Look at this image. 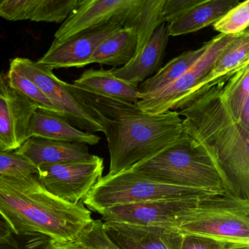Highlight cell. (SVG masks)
I'll return each mask as SVG.
<instances>
[{"instance_id":"12","label":"cell","mask_w":249,"mask_h":249,"mask_svg":"<svg viewBox=\"0 0 249 249\" xmlns=\"http://www.w3.org/2000/svg\"><path fill=\"white\" fill-rule=\"evenodd\" d=\"M37 109L0 72V151H16L30 138L29 126Z\"/></svg>"},{"instance_id":"16","label":"cell","mask_w":249,"mask_h":249,"mask_svg":"<svg viewBox=\"0 0 249 249\" xmlns=\"http://www.w3.org/2000/svg\"><path fill=\"white\" fill-rule=\"evenodd\" d=\"M169 37L167 25L164 23L155 30L139 54L124 66L111 69L112 73L119 79L138 87L161 68Z\"/></svg>"},{"instance_id":"5","label":"cell","mask_w":249,"mask_h":249,"mask_svg":"<svg viewBox=\"0 0 249 249\" xmlns=\"http://www.w3.org/2000/svg\"><path fill=\"white\" fill-rule=\"evenodd\" d=\"M218 192L162 183L129 170L103 176L87 196L84 205L98 213L118 205L176 199H199Z\"/></svg>"},{"instance_id":"21","label":"cell","mask_w":249,"mask_h":249,"mask_svg":"<svg viewBox=\"0 0 249 249\" xmlns=\"http://www.w3.org/2000/svg\"><path fill=\"white\" fill-rule=\"evenodd\" d=\"M138 35L135 30L122 27L100 43L89 65L97 63L122 68L135 56Z\"/></svg>"},{"instance_id":"4","label":"cell","mask_w":249,"mask_h":249,"mask_svg":"<svg viewBox=\"0 0 249 249\" xmlns=\"http://www.w3.org/2000/svg\"><path fill=\"white\" fill-rule=\"evenodd\" d=\"M130 170L175 186L231 192L212 150L184 128L174 143Z\"/></svg>"},{"instance_id":"11","label":"cell","mask_w":249,"mask_h":249,"mask_svg":"<svg viewBox=\"0 0 249 249\" xmlns=\"http://www.w3.org/2000/svg\"><path fill=\"white\" fill-rule=\"evenodd\" d=\"M199 199H176L118 205L98 213L104 221L127 223L147 227L176 230Z\"/></svg>"},{"instance_id":"3","label":"cell","mask_w":249,"mask_h":249,"mask_svg":"<svg viewBox=\"0 0 249 249\" xmlns=\"http://www.w3.org/2000/svg\"><path fill=\"white\" fill-rule=\"evenodd\" d=\"M0 213L17 236H43L56 242L76 240L92 222L82 202L62 200L48 192L37 176H0Z\"/></svg>"},{"instance_id":"26","label":"cell","mask_w":249,"mask_h":249,"mask_svg":"<svg viewBox=\"0 0 249 249\" xmlns=\"http://www.w3.org/2000/svg\"><path fill=\"white\" fill-rule=\"evenodd\" d=\"M249 0L239 2L213 25L215 31L225 36H236L249 30Z\"/></svg>"},{"instance_id":"23","label":"cell","mask_w":249,"mask_h":249,"mask_svg":"<svg viewBox=\"0 0 249 249\" xmlns=\"http://www.w3.org/2000/svg\"><path fill=\"white\" fill-rule=\"evenodd\" d=\"M210 40L196 50L183 52L160 68L155 75L138 86L141 98L147 94L157 92L177 81L199 61L206 52Z\"/></svg>"},{"instance_id":"18","label":"cell","mask_w":249,"mask_h":249,"mask_svg":"<svg viewBox=\"0 0 249 249\" xmlns=\"http://www.w3.org/2000/svg\"><path fill=\"white\" fill-rule=\"evenodd\" d=\"M72 85L85 92L132 106H138L141 99L138 87L115 77L111 69L86 71Z\"/></svg>"},{"instance_id":"24","label":"cell","mask_w":249,"mask_h":249,"mask_svg":"<svg viewBox=\"0 0 249 249\" xmlns=\"http://www.w3.org/2000/svg\"><path fill=\"white\" fill-rule=\"evenodd\" d=\"M226 92L230 109L240 122L242 112L249 105V62L227 75Z\"/></svg>"},{"instance_id":"19","label":"cell","mask_w":249,"mask_h":249,"mask_svg":"<svg viewBox=\"0 0 249 249\" xmlns=\"http://www.w3.org/2000/svg\"><path fill=\"white\" fill-rule=\"evenodd\" d=\"M29 135L30 138L90 145H97L100 141V137L77 129L62 116L40 109H37L32 116Z\"/></svg>"},{"instance_id":"28","label":"cell","mask_w":249,"mask_h":249,"mask_svg":"<svg viewBox=\"0 0 249 249\" xmlns=\"http://www.w3.org/2000/svg\"><path fill=\"white\" fill-rule=\"evenodd\" d=\"M103 220H93L77 240L88 249H120L105 232Z\"/></svg>"},{"instance_id":"7","label":"cell","mask_w":249,"mask_h":249,"mask_svg":"<svg viewBox=\"0 0 249 249\" xmlns=\"http://www.w3.org/2000/svg\"><path fill=\"white\" fill-rule=\"evenodd\" d=\"M10 69L34 82L62 111L63 117L72 126L89 133L104 132L94 109L84 101L72 84L58 78L52 70L21 57L11 60Z\"/></svg>"},{"instance_id":"14","label":"cell","mask_w":249,"mask_h":249,"mask_svg":"<svg viewBox=\"0 0 249 249\" xmlns=\"http://www.w3.org/2000/svg\"><path fill=\"white\" fill-rule=\"evenodd\" d=\"M103 226L120 249H182L183 234L175 229L115 221H103Z\"/></svg>"},{"instance_id":"31","label":"cell","mask_w":249,"mask_h":249,"mask_svg":"<svg viewBox=\"0 0 249 249\" xmlns=\"http://www.w3.org/2000/svg\"><path fill=\"white\" fill-rule=\"evenodd\" d=\"M38 241L33 243V241H29L27 244H21L17 240V235L14 234L9 238L0 242V249H37Z\"/></svg>"},{"instance_id":"30","label":"cell","mask_w":249,"mask_h":249,"mask_svg":"<svg viewBox=\"0 0 249 249\" xmlns=\"http://www.w3.org/2000/svg\"><path fill=\"white\" fill-rule=\"evenodd\" d=\"M225 243L202 236L183 234L182 249H224Z\"/></svg>"},{"instance_id":"10","label":"cell","mask_w":249,"mask_h":249,"mask_svg":"<svg viewBox=\"0 0 249 249\" xmlns=\"http://www.w3.org/2000/svg\"><path fill=\"white\" fill-rule=\"evenodd\" d=\"M232 37L233 36L219 34L211 39L206 52L192 68L171 85L141 97L138 102V107L151 114L176 110L178 106L195 91L209 73L214 61Z\"/></svg>"},{"instance_id":"22","label":"cell","mask_w":249,"mask_h":249,"mask_svg":"<svg viewBox=\"0 0 249 249\" xmlns=\"http://www.w3.org/2000/svg\"><path fill=\"white\" fill-rule=\"evenodd\" d=\"M248 62H249V30L240 34L233 36L230 43L221 51L214 61L209 73L187 97L212 84L217 79L234 72Z\"/></svg>"},{"instance_id":"6","label":"cell","mask_w":249,"mask_h":249,"mask_svg":"<svg viewBox=\"0 0 249 249\" xmlns=\"http://www.w3.org/2000/svg\"><path fill=\"white\" fill-rule=\"evenodd\" d=\"M176 230L225 243L249 244V199L231 192L202 198Z\"/></svg>"},{"instance_id":"29","label":"cell","mask_w":249,"mask_h":249,"mask_svg":"<svg viewBox=\"0 0 249 249\" xmlns=\"http://www.w3.org/2000/svg\"><path fill=\"white\" fill-rule=\"evenodd\" d=\"M202 0H165L162 9L164 23H170L202 2Z\"/></svg>"},{"instance_id":"13","label":"cell","mask_w":249,"mask_h":249,"mask_svg":"<svg viewBox=\"0 0 249 249\" xmlns=\"http://www.w3.org/2000/svg\"><path fill=\"white\" fill-rule=\"evenodd\" d=\"M122 27L119 23H111L80 33L62 42L53 40L48 52L37 62L52 71L87 66L100 43Z\"/></svg>"},{"instance_id":"9","label":"cell","mask_w":249,"mask_h":249,"mask_svg":"<svg viewBox=\"0 0 249 249\" xmlns=\"http://www.w3.org/2000/svg\"><path fill=\"white\" fill-rule=\"evenodd\" d=\"M104 160L98 156L88 161H72L38 168L42 186L56 197L77 204L82 202L103 177Z\"/></svg>"},{"instance_id":"2","label":"cell","mask_w":249,"mask_h":249,"mask_svg":"<svg viewBox=\"0 0 249 249\" xmlns=\"http://www.w3.org/2000/svg\"><path fill=\"white\" fill-rule=\"evenodd\" d=\"M75 89L94 109L104 129L110 154L108 176L129 171L157 155L183 132V119L176 110L151 114L138 106Z\"/></svg>"},{"instance_id":"1","label":"cell","mask_w":249,"mask_h":249,"mask_svg":"<svg viewBox=\"0 0 249 249\" xmlns=\"http://www.w3.org/2000/svg\"><path fill=\"white\" fill-rule=\"evenodd\" d=\"M227 76L189 96L176 110L184 117V129L212 150L231 193L249 199V127L230 109Z\"/></svg>"},{"instance_id":"32","label":"cell","mask_w":249,"mask_h":249,"mask_svg":"<svg viewBox=\"0 0 249 249\" xmlns=\"http://www.w3.org/2000/svg\"><path fill=\"white\" fill-rule=\"evenodd\" d=\"M44 249H88L78 240L56 242L49 240Z\"/></svg>"},{"instance_id":"20","label":"cell","mask_w":249,"mask_h":249,"mask_svg":"<svg viewBox=\"0 0 249 249\" xmlns=\"http://www.w3.org/2000/svg\"><path fill=\"white\" fill-rule=\"evenodd\" d=\"M239 2L237 0H202L199 5L167 24L169 36L196 33L212 25Z\"/></svg>"},{"instance_id":"27","label":"cell","mask_w":249,"mask_h":249,"mask_svg":"<svg viewBox=\"0 0 249 249\" xmlns=\"http://www.w3.org/2000/svg\"><path fill=\"white\" fill-rule=\"evenodd\" d=\"M37 173L36 166L15 151H0V176L24 178Z\"/></svg>"},{"instance_id":"25","label":"cell","mask_w":249,"mask_h":249,"mask_svg":"<svg viewBox=\"0 0 249 249\" xmlns=\"http://www.w3.org/2000/svg\"><path fill=\"white\" fill-rule=\"evenodd\" d=\"M6 75L10 86L19 91L30 103L36 106L37 109L56 113L63 117L62 111L31 80L12 69H9Z\"/></svg>"},{"instance_id":"17","label":"cell","mask_w":249,"mask_h":249,"mask_svg":"<svg viewBox=\"0 0 249 249\" xmlns=\"http://www.w3.org/2000/svg\"><path fill=\"white\" fill-rule=\"evenodd\" d=\"M78 0H0V17L8 21L63 23Z\"/></svg>"},{"instance_id":"15","label":"cell","mask_w":249,"mask_h":249,"mask_svg":"<svg viewBox=\"0 0 249 249\" xmlns=\"http://www.w3.org/2000/svg\"><path fill=\"white\" fill-rule=\"evenodd\" d=\"M16 153L25 158L37 169L72 161H88L96 155L91 154L85 144L63 142L43 138L27 139Z\"/></svg>"},{"instance_id":"34","label":"cell","mask_w":249,"mask_h":249,"mask_svg":"<svg viewBox=\"0 0 249 249\" xmlns=\"http://www.w3.org/2000/svg\"><path fill=\"white\" fill-rule=\"evenodd\" d=\"M224 249H249V244H243V243H225Z\"/></svg>"},{"instance_id":"8","label":"cell","mask_w":249,"mask_h":249,"mask_svg":"<svg viewBox=\"0 0 249 249\" xmlns=\"http://www.w3.org/2000/svg\"><path fill=\"white\" fill-rule=\"evenodd\" d=\"M141 0H78V4L55 33L62 42L80 33L111 23L135 30L139 22Z\"/></svg>"},{"instance_id":"33","label":"cell","mask_w":249,"mask_h":249,"mask_svg":"<svg viewBox=\"0 0 249 249\" xmlns=\"http://www.w3.org/2000/svg\"><path fill=\"white\" fill-rule=\"evenodd\" d=\"M14 233L8 221L0 213V242L3 241L14 235Z\"/></svg>"}]
</instances>
